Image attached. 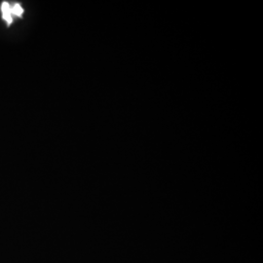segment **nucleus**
Returning a JSON list of instances; mask_svg holds the SVG:
<instances>
[{
	"mask_svg": "<svg viewBox=\"0 0 263 263\" xmlns=\"http://www.w3.org/2000/svg\"><path fill=\"white\" fill-rule=\"evenodd\" d=\"M1 12H2V19L4 20L7 24V26H10L13 22V16L11 13V5L9 2H2L1 4Z\"/></svg>",
	"mask_w": 263,
	"mask_h": 263,
	"instance_id": "nucleus-1",
	"label": "nucleus"
},
{
	"mask_svg": "<svg viewBox=\"0 0 263 263\" xmlns=\"http://www.w3.org/2000/svg\"><path fill=\"white\" fill-rule=\"evenodd\" d=\"M11 13H12V16H16V17L21 18L24 14V9L22 8L20 3H15L14 5L11 6Z\"/></svg>",
	"mask_w": 263,
	"mask_h": 263,
	"instance_id": "nucleus-2",
	"label": "nucleus"
}]
</instances>
